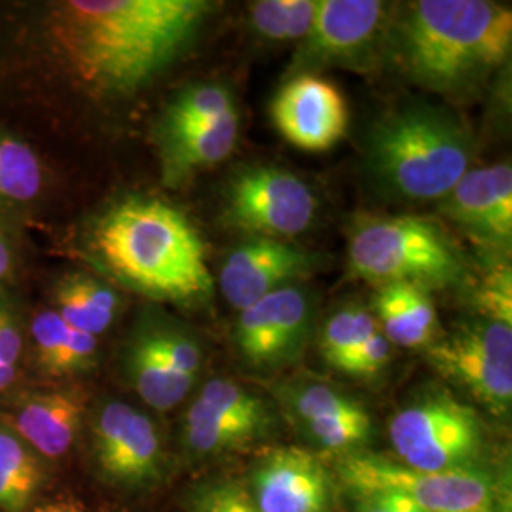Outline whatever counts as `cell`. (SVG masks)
Instances as JSON below:
<instances>
[{
	"instance_id": "25",
	"label": "cell",
	"mask_w": 512,
	"mask_h": 512,
	"mask_svg": "<svg viewBox=\"0 0 512 512\" xmlns=\"http://www.w3.org/2000/svg\"><path fill=\"white\" fill-rule=\"evenodd\" d=\"M42 186V167L29 143L0 129V202L35 200Z\"/></svg>"
},
{
	"instance_id": "1",
	"label": "cell",
	"mask_w": 512,
	"mask_h": 512,
	"mask_svg": "<svg viewBox=\"0 0 512 512\" xmlns=\"http://www.w3.org/2000/svg\"><path fill=\"white\" fill-rule=\"evenodd\" d=\"M215 10L207 0H69L52 37L71 73L92 92H139L171 65Z\"/></svg>"
},
{
	"instance_id": "33",
	"label": "cell",
	"mask_w": 512,
	"mask_h": 512,
	"mask_svg": "<svg viewBox=\"0 0 512 512\" xmlns=\"http://www.w3.org/2000/svg\"><path fill=\"white\" fill-rule=\"evenodd\" d=\"M389 359H391V344L382 334V330H378L361 348L355 349L349 357L336 366V370L346 372L349 376H372L384 370Z\"/></svg>"
},
{
	"instance_id": "7",
	"label": "cell",
	"mask_w": 512,
	"mask_h": 512,
	"mask_svg": "<svg viewBox=\"0 0 512 512\" xmlns=\"http://www.w3.org/2000/svg\"><path fill=\"white\" fill-rule=\"evenodd\" d=\"M427 361L448 382L463 387L495 418L512 404V327L478 319L427 346Z\"/></svg>"
},
{
	"instance_id": "15",
	"label": "cell",
	"mask_w": 512,
	"mask_h": 512,
	"mask_svg": "<svg viewBox=\"0 0 512 512\" xmlns=\"http://www.w3.org/2000/svg\"><path fill=\"white\" fill-rule=\"evenodd\" d=\"M319 268L317 256L279 239L253 238L226 256L220 270V293L243 311L260 298L291 287Z\"/></svg>"
},
{
	"instance_id": "9",
	"label": "cell",
	"mask_w": 512,
	"mask_h": 512,
	"mask_svg": "<svg viewBox=\"0 0 512 512\" xmlns=\"http://www.w3.org/2000/svg\"><path fill=\"white\" fill-rule=\"evenodd\" d=\"M315 211L310 186L281 167H247L226 188L224 220L255 238L298 236L310 228Z\"/></svg>"
},
{
	"instance_id": "35",
	"label": "cell",
	"mask_w": 512,
	"mask_h": 512,
	"mask_svg": "<svg viewBox=\"0 0 512 512\" xmlns=\"http://www.w3.org/2000/svg\"><path fill=\"white\" fill-rule=\"evenodd\" d=\"M351 494L357 497L355 512H425L406 495L387 488L353 490Z\"/></svg>"
},
{
	"instance_id": "14",
	"label": "cell",
	"mask_w": 512,
	"mask_h": 512,
	"mask_svg": "<svg viewBox=\"0 0 512 512\" xmlns=\"http://www.w3.org/2000/svg\"><path fill=\"white\" fill-rule=\"evenodd\" d=\"M270 114L277 131L306 152H325L338 145L349 124L348 103L342 92L321 76L300 73L272 101Z\"/></svg>"
},
{
	"instance_id": "18",
	"label": "cell",
	"mask_w": 512,
	"mask_h": 512,
	"mask_svg": "<svg viewBox=\"0 0 512 512\" xmlns=\"http://www.w3.org/2000/svg\"><path fill=\"white\" fill-rule=\"evenodd\" d=\"M86 412V399L78 391H46L21 399L4 420L40 458H63L76 440Z\"/></svg>"
},
{
	"instance_id": "19",
	"label": "cell",
	"mask_w": 512,
	"mask_h": 512,
	"mask_svg": "<svg viewBox=\"0 0 512 512\" xmlns=\"http://www.w3.org/2000/svg\"><path fill=\"white\" fill-rule=\"evenodd\" d=\"M374 319L389 344L401 348H427L437 340L439 317L427 289L393 283L374 296Z\"/></svg>"
},
{
	"instance_id": "20",
	"label": "cell",
	"mask_w": 512,
	"mask_h": 512,
	"mask_svg": "<svg viewBox=\"0 0 512 512\" xmlns=\"http://www.w3.org/2000/svg\"><path fill=\"white\" fill-rule=\"evenodd\" d=\"M126 372L137 395L154 410L167 412L184 401L196 384L167 359L154 329L139 332L126 353Z\"/></svg>"
},
{
	"instance_id": "23",
	"label": "cell",
	"mask_w": 512,
	"mask_h": 512,
	"mask_svg": "<svg viewBox=\"0 0 512 512\" xmlns=\"http://www.w3.org/2000/svg\"><path fill=\"white\" fill-rule=\"evenodd\" d=\"M44 476L42 458L0 423V511L25 512L44 484Z\"/></svg>"
},
{
	"instance_id": "31",
	"label": "cell",
	"mask_w": 512,
	"mask_h": 512,
	"mask_svg": "<svg viewBox=\"0 0 512 512\" xmlns=\"http://www.w3.org/2000/svg\"><path fill=\"white\" fill-rule=\"evenodd\" d=\"M476 308L482 319L497 321L512 327L511 268L503 266L488 275L476 291Z\"/></svg>"
},
{
	"instance_id": "11",
	"label": "cell",
	"mask_w": 512,
	"mask_h": 512,
	"mask_svg": "<svg viewBox=\"0 0 512 512\" xmlns=\"http://www.w3.org/2000/svg\"><path fill=\"white\" fill-rule=\"evenodd\" d=\"M387 12L380 0H317L313 25L300 42L291 73L363 63L384 35Z\"/></svg>"
},
{
	"instance_id": "8",
	"label": "cell",
	"mask_w": 512,
	"mask_h": 512,
	"mask_svg": "<svg viewBox=\"0 0 512 512\" xmlns=\"http://www.w3.org/2000/svg\"><path fill=\"white\" fill-rule=\"evenodd\" d=\"M340 476L349 490L387 488L412 499L425 512H497L490 476L467 469L420 473L382 456H346Z\"/></svg>"
},
{
	"instance_id": "10",
	"label": "cell",
	"mask_w": 512,
	"mask_h": 512,
	"mask_svg": "<svg viewBox=\"0 0 512 512\" xmlns=\"http://www.w3.org/2000/svg\"><path fill=\"white\" fill-rule=\"evenodd\" d=\"M274 414L255 393L232 380H211L184 418L183 440L192 456L209 458L247 448L270 435Z\"/></svg>"
},
{
	"instance_id": "29",
	"label": "cell",
	"mask_w": 512,
	"mask_h": 512,
	"mask_svg": "<svg viewBox=\"0 0 512 512\" xmlns=\"http://www.w3.org/2000/svg\"><path fill=\"white\" fill-rule=\"evenodd\" d=\"M302 429L317 446L332 452H346L361 446L368 439L372 431V418L361 406L344 416L308 423Z\"/></svg>"
},
{
	"instance_id": "22",
	"label": "cell",
	"mask_w": 512,
	"mask_h": 512,
	"mask_svg": "<svg viewBox=\"0 0 512 512\" xmlns=\"http://www.w3.org/2000/svg\"><path fill=\"white\" fill-rule=\"evenodd\" d=\"M59 317L74 330L99 336L109 329L118 310V296L90 275L63 277L55 289Z\"/></svg>"
},
{
	"instance_id": "27",
	"label": "cell",
	"mask_w": 512,
	"mask_h": 512,
	"mask_svg": "<svg viewBox=\"0 0 512 512\" xmlns=\"http://www.w3.org/2000/svg\"><path fill=\"white\" fill-rule=\"evenodd\" d=\"M378 330L374 315L361 306L336 311L323 330L321 355L332 368H336Z\"/></svg>"
},
{
	"instance_id": "28",
	"label": "cell",
	"mask_w": 512,
	"mask_h": 512,
	"mask_svg": "<svg viewBox=\"0 0 512 512\" xmlns=\"http://www.w3.org/2000/svg\"><path fill=\"white\" fill-rule=\"evenodd\" d=\"M285 403L291 408L294 420L302 427L315 421L330 420L336 416H344L361 404L353 401L348 395L336 391L325 384H304L287 391Z\"/></svg>"
},
{
	"instance_id": "24",
	"label": "cell",
	"mask_w": 512,
	"mask_h": 512,
	"mask_svg": "<svg viewBox=\"0 0 512 512\" xmlns=\"http://www.w3.org/2000/svg\"><path fill=\"white\" fill-rule=\"evenodd\" d=\"M234 97L220 84H200L179 93L167 107L162 120V141L188 129L207 126L234 112Z\"/></svg>"
},
{
	"instance_id": "6",
	"label": "cell",
	"mask_w": 512,
	"mask_h": 512,
	"mask_svg": "<svg viewBox=\"0 0 512 512\" xmlns=\"http://www.w3.org/2000/svg\"><path fill=\"white\" fill-rule=\"evenodd\" d=\"M484 435L475 408L459 403L446 389L421 393L389 423V440L401 465L420 473L475 469Z\"/></svg>"
},
{
	"instance_id": "21",
	"label": "cell",
	"mask_w": 512,
	"mask_h": 512,
	"mask_svg": "<svg viewBox=\"0 0 512 512\" xmlns=\"http://www.w3.org/2000/svg\"><path fill=\"white\" fill-rule=\"evenodd\" d=\"M238 135L239 116L234 110L207 126L164 139L165 181L175 183L196 169L220 164L236 148Z\"/></svg>"
},
{
	"instance_id": "36",
	"label": "cell",
	"mask_w": 512,
	"mask_h": 512,
	"mask_svg": "<svg viewBox=\"0 0 512 512\" xmlns=\"http://www.w3.org/2000/svg\"><path fill=\"white\" fill-rule=\"evenodd\" d=\"M29 512H86L84 505L74 497H59L46 503H40Z\"/></svg>"
},
{
	"instance_id": "2",
	"label": "cell",
	"mask_w": 512,
	"mask_h": 512,
	"mask_svg": "<svg viewBox=\"0 0 512 512\" xmlns=\"http://www.w3.org/2000/svg\"><path fill=\"white\" fill-rule=\"evenodd\" d=\"M93 245L112 274L152 298L190 302L213 291L200 234L162 200L116 203L97 222Z\"/></svg>"
},
{
	"instance_id": "13",
	"label": "cell",
	"mask_w": 512,
	"mask_h": 512,
	"mask_svg": "<svg viewBox=\"0 0 512 512\" xmlns=\"http://www.w3.org/2000/svg\"><path fill=\"white\" fill-rule=\"evenodd\" d=\"M313 306L296 285L260 298L239 313L236 344L241 357L256 368L289 365L310 338Z\"/></svg>"
},
{
	"instance_id": "4",
	"label": "cell",
	"mask_w": 512,
	"mask_h": 512,
	"mask_svg": "<svg viewBox=\"0 0 512 512\" xmlns=\"http://www.w3.org/2000/svg\"><path fill=\"white\" fill-rule=\"evenodd\" d=\"M370 164L404 198L442 200L469 171L471 143L458 122L444 112L408 107L374 126Z\"/></svg>"
},
{
	"instance_id": "16",
	"label": "cell",
	"mask_w": 512,
	"mask_h": 512,
	"mask_svg": "<svg viewBox=\"0 0 512 512\" xmlns=\"http://www.w3.org/2000/svg\"><path fill=\"white\" fill-rule=\"evenodd\" d=\"M249 494L260 512H330L332 480L315 454L279 446L256 463Z\"/></svg>"
},
{
	"instance_id": "26",
	"label": "cell",
	"mask_w": 512,
	"mask_h": 512,
	"mask_svg": "<svg viewBox=\"0 0 512 512\" xmlns=\"http://www.w3.org/2000/svg\"><path fill=\"white\" fill-rule=\"evenodd\" d=\"M317 0H258L251 4V25L272 42H302L315 19Z\"/></svg>"
},
{
	"instance_id": "34",
	"label": "cell",
	"mask_w": 512,
	"mask_h": 512,
	"mask_svg": "<svg viewBox=\"0 0 512 512\" xmlns=\"http://www.w3.org/2000/svg\"><path fill=\"white\" fill-rule=\"evenodd\" d=\"M23 338L14 315L0 306V391L16 380Z\"/></svg>"
},
{
	"instance_id": "3",
	"label": "cell",
	"mask_w": 512,
	"mask_h": 512,
	"mask_svg": "<svg viewBox=\"0 0 512 512\" xmlns=\"http://www.w3.org/2000/svg\"><path fill=\"white\" fill-rule=\"evenodd\" d=\"M512 46V12L488 0H420L397 25L395 50L414 82L459 92L503 65Z\"/></svg>"
},
{
	"instance_id": "17",
	"label": "cell",
	"mask_w": 512,
	"mask_h": 512,
	"mask_svg": "<svg viewBox=\"0 0 512 512\" xmlns=\"http://www.w3.org/2000/svg\"><path fill=\"white\" fill-rule=\"evenodd\" d=\"M440 213L469 236L495 249L512 241V169L509 164L469 169L440 203Z\"/></svg>"
},
{
	"instance_id": "12",
	"label": "cell",
	"mask_w": 512,
	"mask_h": 512,
	"mask_svg": "<svg viewBox=\"0 0 512 512\" xmlns=\"http://www.w3.org/2000/svg\"><path fill=\"white\" fill-rule=\"evenodd\" d=\"M93 450L103 476L124 488H150L164 476V448L147 414L122 401L99 410L93 425Z\"/></svg>"
},
{
	"instance_id": "30",
	"label": "cell",
	"mask_w": 512,
	"mask_h": 512,
	"mask_svg": "<svg viewBox=\"0 0 512 512\" xmlns=\"http://www.w3.org/2000/svg\"><path fill=\"white\" fill-rule=\"evenodd\" d=\"M71 327L55 310L38 313L33 321V340L37 351V363L46 374L57 376L63 351L67 346Z\"/></svg>"
},
{
	"instance_id": "37",
	"label": "cell",
	"mask_w": 512,
	"mask_h": 512,
	"mask_svg": "<svg viewBox=\"0 0 512 512\" xmlns=\"http://www.w3.org/2000/svg\"><path fill=\"white\" fill-rule=\"evenodd\" d=\"M10 270V247L8 241L0 234V279Z\"/></svg>"
},
{
	"instance_id": "32",
	"label": "cell",
	"mask_w": 512,
	"mask_h": 512,
	"mask_svg": "<svg viewBox=\"0 0 512 512\" xmlns=\"http://www.w3.org/2000/svg\"><path fill=\"white\" fill-rule=\"evenodd\" d=\"M192 512H260L245 486L239 482L209 484L192 497Z\"/></svg>"
},
{
	"instance_id": "5",
	"label": "cell",
	"mask_w": 512,
	"mask_h": 512,
	"mask_svg": "<svg viewBox=\"0 0 512 512\" xmlns=\"http://www.w3.org/2000/svg\"><path fill=\"white\" fill-rule=\"evenodd\" d=\"M351 274L378 287L393 283L442 289L465 275L456 243L439 224L414 215H382L357 220L349 234Z\"/></svg>"
}]
</instances>
